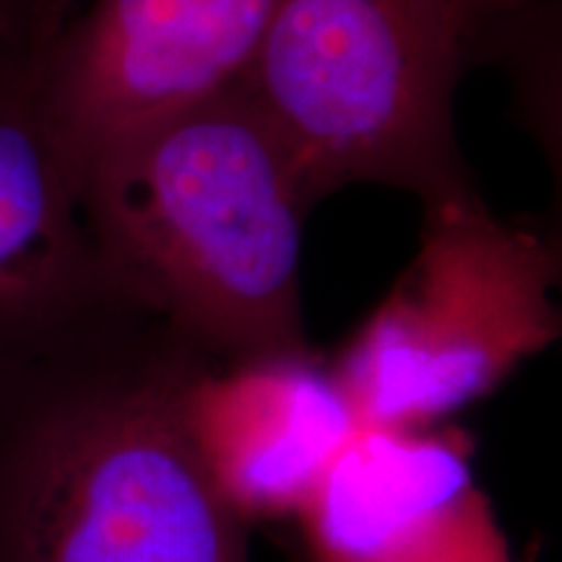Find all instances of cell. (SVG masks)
<instances>
[{
    "label": "cell",
    "instance_id": "obj_4",
    "mask_svg": "<svg viewBox=\"0 0 562 562\" xmlns=\"http://www.w3.org/2000/svg\"><path fill=\"white\" fill-rule=\"evenodd\" d=\"M558 256L482 203L427 211L419 256L331 370L357 427L427 430L560 331Z\"/></svg>",
    "mask_w": 562,
    "mask_h": 562
},
{
    "label": "cell",
    "instance_id": "obj_5",
    "mask_svg": "<svg viewBox=\"0 0 562 562\" xmlns=\"http://www.w3.org/2000/svg\"><path fill=\"white\" fill-rule=\"evenodd\" d=\"M279 0H89L34 55V87L79 182L123 133L243 81Z\"/></svg>",
    "mask_w": 562,
    "mask_h": 562
},
{
    "label": "cell",
    "instance_id": "obj_6",
    "mask_svg": "<svg viewBox=\"0 0 562 562\" xmlns=\"http://www.w3.org/2000/svg\"><path fill=\"white\" fill-rule=\"evenodd\" d=\"M307 562H516L453 432L357 427L294 516Z\"/></svg>",
    "mask_w": 562,
    "mask_h": 562
},
{
    "label": "cell",
    "instance_id": "obj_8",
    "mask_svg": "<svg viewBox=\"0 0 562 562\" xmlns=\"http://www.w3.org/2000/svg\"><path fill=\"white\" fill-rule=\"evenodd\" d=\"M193 430L222 501L243 524L294 521L357 432L331 372L311 357L214 368Z\"/></svg>",
    "mask_w": 562,
    "mask_h": 562
},
{
    "label": "cell",
    "instance_id": "obj_10",
    "mask_svg": "<svg viewBox=\"0 0 562 562\" xmlns=\"http://www.w3.org/2000/svg\"><path fill=\"white\" fill-rule=\"evenodd\" d=\"M459 9L467 16L472 32H482L490 21L495 19H508L513 13L529 11L537 0H456Z\"/></svg>",
    "mask_w": 562,
    "mask_h": 562
},
{
    "label": "cell",
    "instance_id": "obj_2",
    "mask_svg": "<svg viewBox=\"0 0 562 562\" xmlns=\"http://www.w3.org/2000/svg\"><path fill=\"white\" fill-rule=\"evenodd\" d=\"M79 203L115 290L211 362L311 357L302 235L313 203L240 83L97 149Z\"/></svg>",
    "mask_w": 562,
    "mask_h": 562
},
{
    "label": "cell",
    "instance_id": "obj_3",
    "mask_svg": "<svg viewBox=\"0 0 562 562\" xmlns=\"http://www.w3.org/2000/svg\"><path fill=\"white\" fill-rule=\"evenodd\" d=\"M472 37L456 0H279L240 89L311 203L355 182L480 203L453 128Z\"/></svg>",
    "mask_w": 562,
    "mask_h": 562
},
{
    "label": "cell",
    "instance_id": "obj_1",
    "mask_svg": "<svg viewBox=\"0 0 562 562\" xmlns=\"http://www.w3.org/2000/svg\"><path fill=\"white\" fill-rule=\"evenodd\" d=\"M216 362L125 302L0 368V562H250L193 430Z\"/></svg>",
    "mask_w": 562,
    "mask_h": 562
},
{
    "label": "cell",
    "instance_id": "obj_9",
    "mask_svg": "<svg viewBox=\"0 0 562 562\" xmlns=\"http://www.w3.org/2000/svg\"><path fill=\"white\" fill-rule=\"evenodd\" d=\"M68 16L60 0H0V66L34 58Z\"/></svg>",
    "mask_w": 562,
    "mask_h": 562
},
{
    "label": "cell",
    "instance_id": "obj_7",
    "mask_svg": "<svg viewBox=\"0 0 562 562\" xmlns=\"http://www.w3.org/2000/svg\"><path fill=\"white\" fill-rule=\"evenodd\" d=\"M131 302L100 261L42 115L34 58L0 66V368ZM136 305V302H133Z\"/></svg>",
    "mask_w": 562,
    "mask_h": 562
},
{
    "label": "cell",
    "instance_id": "obj_11",
    "mask_svg": "<svg viewBox=\"0 0 562 562\" xmlns=\"http://www.w3.org/2000/svg\"><path fill=\"white\" fill-rule=\"evenodd\" d=\"M60 3H63V9H66L68 13H74V3H76V0H60Z\"/></svg>",
    "mask_w": 562,
    "mask_h": 562
}]
</instances>
